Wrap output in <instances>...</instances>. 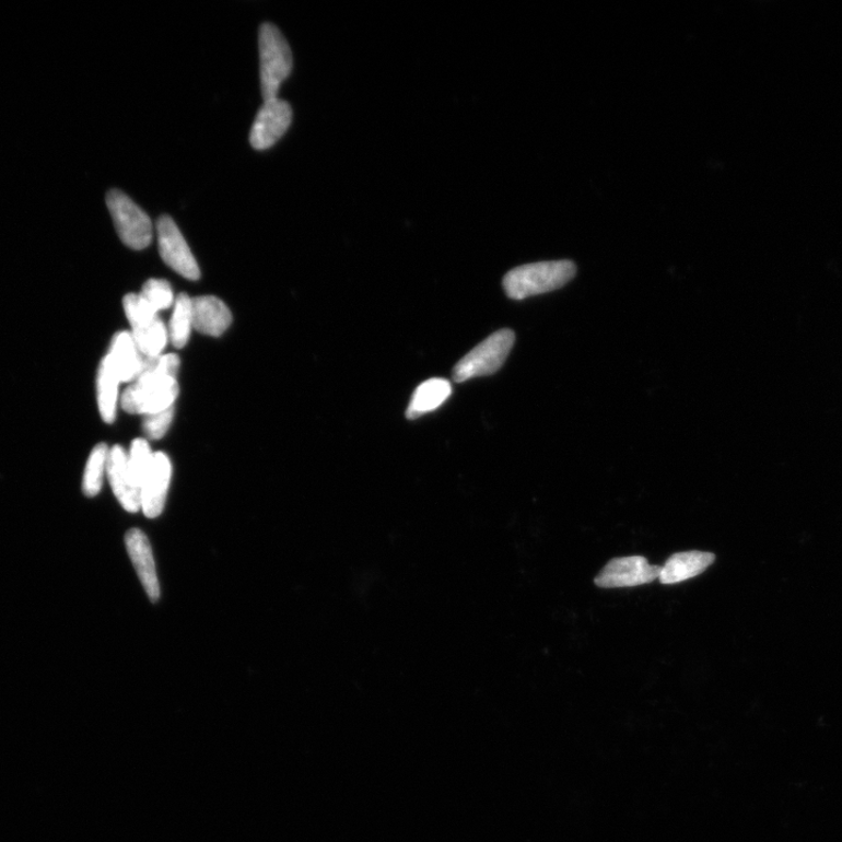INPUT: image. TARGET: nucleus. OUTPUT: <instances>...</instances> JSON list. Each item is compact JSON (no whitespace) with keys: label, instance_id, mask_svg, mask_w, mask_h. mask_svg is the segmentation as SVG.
Wrapping results in <instances>:
<instances>
[{"label":"nucleus","instance_id":"17","mask_svg":"<svg viewBox=\"0 0 842 842\" xmlns=\"http://www.w3.org/2000/svg\"><path fill=\"white\" fill-rule=\"evenodd\" d=\"M112 359L107 355L101 362L97 373V404L101 417L106 423H114L116 417L117 398H119V384Z\"/></svg>","mask_w":842,"mask_h":842},{"label":"nucleus","instance_id":"9","mask_svg":"<svg viewBox=\"0 0 842 842\" xmlns=\"http://www.w3.org/2000/svg\"><path fill=\"white\" fill-rule=\"evenodd\" d=\"M660 572V566L651 565L643 556H630L606 564L595 583L601 588L634 587L659 580Z\"/></svg>","mask_w":842,"mask_h":842},{"label":"nucleus","instance_id":"18","mask_svg":"<svg viewBox=\"0 0 842 842\" xmlns=\"http://www.w3.org/2000/svg\"><path fill=\"white\" fill-rule=\"evenodd\" d=\"M192 323V299L180 294L175 300V308L168 326V339L175 348L182 349L189 342Z\"/></svg>","mask_w":842,"mask_h":842},{"label":"nucleus","instance_id":"8","mask_svg":"<svg viewBox=\"0 0 842 842\" xmlns=\"http://www.w3.org/2000/svg\"><path fill=\"white\" fill-rule=\"evenodd\" d=\"M293 121V110L288 101L279 97L267 100L259 109L249 132V143L256 150L272 148Z\"/></svg>","mask_w":842,"mask_h":842},{"label":"nucleus","instance_id":"14","mask_svg":"<svg viewBox=\"0 0 842 842\" xmlns=\"http://www.w3.org/2000/svg\"><path fill=\"white\" fill-rule=\"evenodd\" d=\"M715 554L705 551H686L670 556L662 568L659 581L665 585L694 578L715 562Z\"/></svg>","mask_w":842,"mask_h":842},{"label":"nucleus","instance_id":"19","mask_svg":"<svg viewBox=\"0 0 842 842\" xmlns=\"http://www.w3.org/2000/svg\"><path fill=\"white\" fill-rule=\"evenodd\" d=\"M108 454L109 449L106 444H98L93 448L82 480L84 495L94 498L103 488L107 475Z\"/></svg>","mask_w":842,"mask_h":842},{"label":"nucleus","instance_id":"1","mask_svg":"<svg viewBox=\"0 0 842 842\" xmlns=\"http://www.w3.org/2000/svg\"><path fill=\"white\" fill-rule=\"evenodd\" d=\"M179 359L175 353L144 358L142 372L122 395V409L130 414H151L174 407L179 387Z\"/></svg>","mask_w":842,"mask_h":842},{"label":"nucleus","instance_id":"15","mask_svg":"<svg viewBox=\"0 0 842 842\" xmlns=\"http://www.w3.org/2000/svg\"><path fill=\"white\" fill-rule=\"evenodd\" d=\"M117 375L124 383L135 382L142 372L143 356L131 332L116 334L108 352Z\"/></svg>","mask_w":842,"mask_h":842},{"label":"nucleus","instance_id":"16","mask_svg":"<svg viewBox=\"0 0 842 842\" xmlns=\"http://www.w3.org/2000/svg\"><path fill=\"white\" fill-rule=\"evenodd\" d=\"M452 394V385L443 378H432L421 383L410 401L407 418L414 420L440 409Z\"/></svg>","mask_w":842,"mask_h":842},{"label":"nucleus","instance_id":"13","mask_svg":"<svg viewBox=\"0 0 842 842\" xmlns=\"http://www.w3.org/2000/svg\"><path fill=\"white\" fill-rule=\"evenodd\" d=\"M192 323L200 334L218 337L231 326L232 314L222 300L199 296L192 299Z\"/></svg>","mask_w":842,"mask_h":842},{"label":"nucleus","instance_id":"12","mask_svg":"<svg viewBox=\"0 0 842 842\" xmlns=\"http://www.w3.org/2000/svg\"><path fill=\"white\" fill-rule=\"evenodd\" d=\"M125 541L129 558L137 569L148 597L151 601H157L161 597V589L154 554L148 537L140 529H131L126 534Z\"/></svg>","mask_w":842,"mask_h":842},{"label":"nucleus","instance_id":"6","mask_svg":"<svg viewBox=\"0 0 842 842\" xmlns=\"http://www.w3.org/2000/svg\"><path fill=\"white\" fill-rule=\"evenodd\" d=\"M106 201L124 244L137 250L147 248L153 242L154 235L149 215L120 190H110Z\"/></svg>","mask_w":842,"mask_h":842},{"label":"nucleus","instance_id":"10","mask_svg":"<svg viewBox=\"0 0 842 842\" xmlns=\"http://www.w3.org/2000/svg\"><path fill=\"white\" fill-rule=\"evenodd\" d=\"M107 477L122 507L129 513H138L141 510V486L133 479L124 447L109 449Z\"/></svg>","mask_w":842,"mask_h":842},{"label":"nucleus","instance_id":"20","mask_svg":"<svg viewBox=\"0 0 842 842\" xmlns=\"http://www.w3.org/2000/svg\"><path fill=\"white\" fill-rule=\"evenodd\" d=\"M140 295L156 313L171 308L175 301L171 283L160 279L148 280Z\"/></svg>","mask_w":842,"mask_h":842},{"label":"nucleus","instance_id":"4","mask_svg":"<svg viewBox=\"0 0 842 842\" xmlns=\"http://www.w3.org/2000/svg\"><path fill=\"white\" fill-rule=\"evenodd\" d=\"M514 343L515 334L511 329H501L487 337L454 367V382L464 383L498 373L507 361Z\"/></svg>","mask_w":842,"mask_h":842},{"label":"nucleus","instance_id":"2","mask_svg":"<svg viewBox=\"0 0 842 842\" xmlns=\"http://www.w3.org/2000/svg\"><path fill=\"white\" fill-rule=\"evenodd\" d=\"M576 272L575 264L570 260L528 264L505 274L503 289L508 297L525 300L562 289Z\"/></svg>","mask_w":842,"mask_h":842},{"label":"nucleus","instance_id":"5","mask_svg":"<svg viewBox=\"0 0 842 842\" xmlns=\"http://www.w3.org/2000/svg\"><path fill=\"white\" fill-rule=\"evenodd\" d=\"M124 307L132 328V339L142 356L160 358L167 340L168 331L162 319L141 295L129 294L124 299Z\"/></svg>","mask_w":842,"mask_h":842},{"label":"nucleus","instance_id":"7","mask_svg":"<svg viewBox=\"0 0 842 842\" xmlns=\"http://www.w3.org/2000/svg\"><path fill=\"white\" fill-rule=\"evenodd\" d=\"M159 249L164 262L185 279L200 278L199 266L174 219L162 215L157 221Z\"/></svg>","mask_w":842,"mask_h":842},{"label":"nucleus","instance_id":"3","mask_svg":"<svg viewBox=\"0 0 842 842\" xmlns=\"http://www.w3.org/2000/svg\"><path fill=\"white\" fill-rule=\"evenodd\" d=\"M260 81L265 101L278 97L282 82L293 70L292 49L280 30L265 23L259 30Z\"/></svg>","mask_w":842,"mask_h":842},{"label":"nucleus","instance_id":"21","mask_svg":"<svg viewBox=\"0 0 842 842\" xmlns=\"http://www.w3.org/2000/svg\"><path fill=\"white\" fill-rule=\"evenodd\" d=\"M154 454L147 441L137 440L130 447L128 456V463L133 476V479L142 487V483L148 475V471L153 464Z\"/></svg>","mask_w":842,"mask_h":842},{"label":"nucleus","instance_id":"22","mask_svg":"<svg viewBox=\"0 0 842 842\" xmlns=\"http://www.w3.org/2000/svg\"><path fill=\"white\" fill-rule=\"evenodd\" d=\"M174 407L161 412L144 416L143 429L149 440L159 441L166 434L173 423Z\"/></svg>","mask_w":842,"mask_h":842},{"label":"nucleus","instance_id":"11","mask_svg":"<svg viewBox=\"0 0 842 842\" xmlns=\"http://www.w3.org/2000/svg\"><path fill=\"white\" fill-rule=\"evenodd\" d=\"M172 476L171 459L162 452L155 453L141 487V510L147 517L155 518L162 514Z\"/></svg>","mask_w":842,"mask_h":842}]
</instances>
